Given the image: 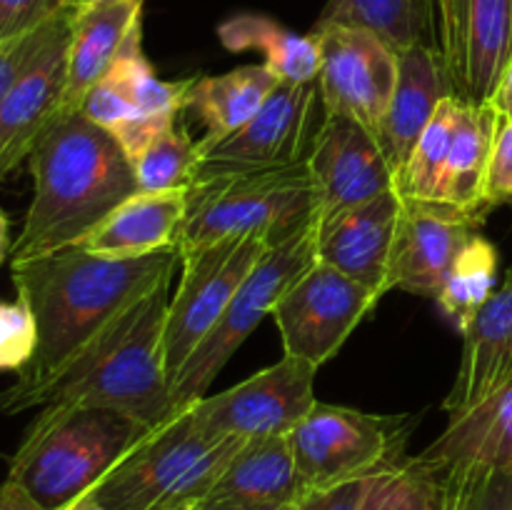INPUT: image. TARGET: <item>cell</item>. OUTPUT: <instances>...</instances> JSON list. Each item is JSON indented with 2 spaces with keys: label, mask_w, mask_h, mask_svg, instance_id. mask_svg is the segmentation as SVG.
I'll return each instance as SVG.
<instances>
[{
  "label": "cell",
  "mask_w": 512,
  "mask_h": 510,
  "mask_svg": "<svg viewBox=\"0 0 512 510\" xmlns=\"http://www.w3.org/2000/svg\"><path fill=\"white\" fill-rule=\"evenodd\" d=\"M178 250L143 258H103L83 248L10 263L18 298L30 308L38 328L35 355L13 385L0 390V415L28 410V400L73 360L115 315L173 278Z\"/></svg>",
  "instance_id": "obj_1"
},
{
  "label": "cell",
  "mask_w": 512,
  "mask_h": 510,
  "mask_svg": "<svg viewBox=\"0 0 512 510\" xmlns=\"http://www.w3.org/2000/svg\"><path fill=\"white\" fill-rule=\"evenodd\" d=\"M33 200L10 263L83 243L120 203L138 193L123 145L80 110L58 113L28 155Z\"/></svg>",
  "instance_id": "obj_2"
},
{
  "label": "cell",
  "mask_w": 512,
  "mask_h": 510,
  "mask_svg": "<svg viewBox=\"0 0 512 510\" xmlns=\"http://www.w3.org/2000/svg\"><path fill=\"white\" fill-rule=\"evenodd\" d=\"M170 283L173 278L163 280L138 303L115 315L28 400V408H113L135 418L145 428H158L183 410L185 405L173 398L163 360Z\"/></svg>",
  "instance_id": "obj_3"
},
{
  "label": "cell",
  "mask_w": 512,
  "mask_h": 510,
  "mask_svg": "<svg viewBox=\"0 0 512 510\" xmlns=\"http://www.w3.org/2000/svg\"><path fill=\"white\" fill-rule=\"evenodd\" d=\"M150 430L113 408L43 405L10 460L8 480L43 510H58L93 490Z\"/></svg>",
  "instance_id": "obj_4"
},
{
  "label": "cell",
  "mask_w": 512,
  "mask_h": 510,
  "mask_svg": "<svg viewBox=\"0 0 512 510\" xmlns=\"http://www.w3.org/2000/svg\"><path fill=\"white\" fill-rule=\"evenodd\" d=\"M315 223H320V195L308 160L198 180L188 190L178 255L245 235H258L273 248Z\"/></svg>",
  "instance_id": "obj_5"
},
{
  "label": "cell",
  "mask_w": 512,
  "mask_h": 510,
  "mask_svg": "<svg viewBox=\"0 0 512 510\" xmlns=\"http://www.w3.org/2000/svg\"><path fill=\"white\" fill-rule=\"evenodd\" d=\"M190 405L150 430L85 495L108 510H190L208 498L243 440L203 433Z\"/></svg>",
  "instance_id": "obj_6"
},
{
  "label": "cell",
  "mask_w": 512,
  "mask_h": 510,
  "mask_svg": "<svg viewBox=\"0 0 512 510\" xmlns=\"http://www.w3.org/2000/svg\"><path fill=\"white\" fill-rule=\"evenodd\" d=\"M318 228L320 223H315L295 238L268 248L245 275L223 318L175 375L173 398L180 405H190L208 395L210 385L235 350L268 315H273L280 298L318 263Z\"/></svg>",
  "instance_id": "obj_7"
},
{
  "label": "cell",
  "mask_w": 512,
  "mask_h": 510,
  "mask_svg": "<svg viewBox=\"0 0 512 510\" xmlns=\"http://www.w3.org/2000/svg\"><path fill=\"white\" fill-rule=\"evenodd\" d=\"M410 418L370 415L345 405L315 403L288 433L308 490L370 478L405 458Z\"/></svg>",
  "instance_id": "obj_8"
},
{
  "label": "cell",
  "mask_w": 512,
  "mask_h": 510,
  "mask_svg": "<svg viewBox=\"0 0 512 510\" xmlns=\"http://www.w3.org/2000/svg\"><path fill=\"white\" fill-rule=\"evenodd\" d=\"M268 248L270 245L258 235H245L223 238L180 258L183 275L168 303L163 328V360L170 388L175 375L218 325L235 290Z\"/></svg>",
  "instance_id": "obj_9"
},
{
  "label": "cell",
  "mask_w": 512,
  "mask_h": 510,
  "mask_svg": "<svg viewBox=\"0 0 512 510\" xmlns=\"http://www.w3.org/2000/svg\"><path fill=\"white\" fill-rule=\"evenodd\" d=\"M315 375L318 368L313 363L283 355L243 383L195 400L190 413L195 425L213 438L288 435L318 403Z\"/></svg>",
  "instance_id": "obj_10"
},
{
  "label": "cell",
  "mask_w": 512,
  "mask_h": 510,
  "mask_svg": "<svg viewBox=\"0 0 512 510\" xmlns=\"http://www.w3.org/2000/svg\"><path fill=\"white\" fill-rule=\"evenodd\" d=\"M433 50L455 98L490 103L512 58V0H438Z\"/></svg>",
  "instance_id": "obj_11"
},
{
  "label": "cell",
  "mask_w": 512,
  "mask_h": 510,
  "mask_svg": "<svg viewBox=\"0 0 512 510\" xmlns=\"http://www.w3.org/2000/svg\"><path fill=\"white\" fill-rule=\"evenodd\" d=\"M318 100V80L305 85L280 83L243 128L200 150L198 180L285 168L308 160L318 133L313 128Z\"/></svg>",
  "instance_id": "obj_12"
},
{
  "label": "cell",
  "mask_w": 512,
  "mask_h": 510,
  "mask_svg": "<svg viewBox=\"0 0 512 510\" xmlns=\"http://www.w3.org/2000/svg\"><path fill=\"white\" fill-rule=\"evenodd\" d=\"M320 103L325 115L358 120L378 138L398 83V50L363 28L318 25Z\"/></svg>",
  "instance_id": "obj_13"
},
{
  "label": "cell",
  "mask_w": 512,
  "mask_h": 510,
  "mask_svg": "<svg viewBox=\"0 0 512 510\" xmlns=\"http://www.w3.org/2000/svg\"><path fill=\"white\" fill-rule=\"evenodd\" d=\"M378 300L373 290L318 260L273 310L285 355L320 368L338 355Z\"/></svg>",
  "instance_id": "obj_14"
},
{
  "label": "cell",
  "mask_w": 512,
  "mask_h": 510,
  "mask_svg": "<svg viewBox=\"0 0 512 510\" xmlns=\"http://www.w3.org/2000/svg\"><path fill=\"white\" fill-rule=\"evenodd\" d=\"M78 8L80 0H68L43 48L0 100V183L28 158L45 128L63 110L68 45Z\"/></svg>",
  "instance_id": "obj_15"
},
{
  "label": "cell",
  "mask_w": 512,
  "mask_h": 510,
  "mask_svg": "<svg viewBox=\"0 0 512 510\" xmlns=\"http://www.w3.org/2000/svg\"><path fill=\"white\" fill-rule=\"evenodd\" d=\"M320 195V220L390 193L398 185L373 130L345 115H325L308 155Z\"/></svg>",
  "instance_id": "obj_16"
},
{
  "label": "cell",
  "mask_w": 512,
  "mask_h": 510,
  "mask_svg": "<svg viewBox=\"0 0 512 510\" xmlns=\"http://www.w3.org/2000/svg\"><path fill=\"white\" fill-rule=\"evenodd\" d=\"M480 220L453 208L405 200L395 225L388 263V293L438 298L450 268L468 240L478 233Z\"/></svg>",
  "instance_id": "obj_17"
},
{
  "label": "cell",
  "mask_w": 512,
  "mask_h": 510,
  "mask_svg": "<svg viewBox=\"0 0 512 510\" xmlns=\"http://www.w3.org/2000/svg\"><path fill=\"white\" fill-rule=\"evenodd\" d=\"M403 210L398 190L320 220L318 260L358 280L378 298L388 293V263L395 225Z\"/></svg>",
  "instance_id": "obj_18"
},
{
  "label": "cell",
  "mask_w": 512,
  "mask_h": 510,
  "mask_svg": "<svg viewBox=\"0 0 512 510\" xmlns=\"http://www.w3.org/2000/svg\"><path fill=\"white\" fill-rule=\"evenodd\" d=\"M463 358L445 398V413L458 415L512 383V268L463 333Z\"/></svg>",
  "instance_id": "obj_19"
},
{
  "label": "cell",
  "mask_w": 512,
  "mask_h": 510,
  "mask_svg": "<svg viewBox=\"0 0 512 510\" xmlns=\"http://www.w3.org/2000/svg\"><path fill=\"white\" fill-rule=\"evenodd\" d=\"M450 93L443 60L428 45H413L398 53V83L385 118L378 128V143L395 175L408 163L420 135L433 120L435 110Z\"/></svg>",
  "instance_id": "obj_20"
},
{
  "label": "cell",
  "mask_w": 512,
  "mask_h": 510,
  "mask_svg": "<svg viewBox=\"0 0 512 510\" xmlns=\"http://www.w3.org/2000/svg\"><path fill=\"white\" fill-rule=\"evenodd\" d=\"M188 215V190L143 193L120 203L78 248L103 258H143L178 250Z\"/></svg>",
  "instance_id": "obj_21"
},
{
  "label": "cell",
  "mask_w": 512,
  "mask_h": 510,
  "mask_svg": "<svg viewBox=\"0 0 512 510\" xmlns=\"http://www.w3.org/2000/svg\"><path fill=\"white\" fill-rule=\"evenodd\" d=\"M143 3L133 0H80L68 45V80L63 110L75 113L85 93L103 78L118 60L125 40L143 18Z\"/></svg>",
  "instance_id": "obj_22"
},
{
  "label": "cell",
  "mask_w": 512,
  "mask_h": 510,
  "mask_svg": "<svg viewBox=\"0 0 512 510\" xmlns=\"http://www.w3.org/2000/svg\"><path fill=\"white\" fill-rule=\"evenodd\" d=\"M420 458L440 470L470 465L512 470V383L465 413L450 415L445 433Z\"/></svg>",
  "instance_id": "obj_23"
},
{
  "label": "cell",
  "mask_w": 512,
  "mask_h": 510,
  "mask_svg": "<svg viewBox=\"0 0 512 510\" xmlns=\"http://www.w3.org/2000/svg\"><path fill=\"white\" fill-rule=\"evenodd\" d=\"M308 493L295 465L288 435L243 440L208 498L280 508Z\"/></svg>",
  "instance_id": "obj_24"
},
{
  "label": "cell",
  "mask_w": 512,
  "mask_h": 510,
  "mask_svg": "<svg viewBox=\"0 0 512 510\" xmlns=\"http://www.w3.org/2000/svg\"><path fill=\"white\" fill-rule=\"evenodd\" d=\"M500 123L503 118L493 108V103L475 105L460 100L440 205L483 220V215L490 210L485 203V178H488L490 153H493Z\"/></svg>",
  "instance_id": "obj_25"
},
{
  "label": "cell",
  "mask_w": 512,
  "mask_h": 510,
  "mask_svg": "<svg viewBox=\"0 0 512 510\" xmlns=\"http://www.w3.org/2000/svg\"><path fill=\"white\" fill-rule=\"evenodd\" d=\"M278 85L280 80L265 65H240L225 75L190 78L185 110H193L205 125L198 148H210L243 128Z\"/></svg>",
  "instance_id": "obj_26"
},
{
  "label": "cell",
  "mask_w": 512,
  "mask_h": 510,
  "mask_svg": "<svg viewBox=\"0 0 512 510\" xmlns=\"http://www.w3.org/2000/svg\"><path fill=\"white\" fill-rule=\"evenodd\" d=\"M218 38L233 53L260 50L265 68L280 83H315L320 73V50L313 33L300 35L278 20L258 13H238L218 25Z\"/></svg>",
  "instance_id": "obj_27"
},
{
  "label": "cell",
  "mask_w": 512,
  "mask_h": 510,
  "mask_svg": "<svg viewBox=\"0 0 512 510\" xmlns=\"http://www.w3.org/2000/svg\"><path fill=\"white\" fill-rule=\"evenodd\" d=\"M318 25L370 30L398 53L420 43L430 48V18L425 0H328L315 20V28Z\"/></svg>",
  "instance_id": "obj_28"
},
{
  "label": "cell",
  "mask_w": 512,
  "mask_h": 510,
  "mask_svg": "<svg viewBox=\"0 0 512 510\" xmlns=\"http://www.w3.org/2000/svg\"><path fill=\"white\" fill-rule=\"evenodd\" d=\"M498 265V248L478 233L468 240V245L455 258L435 300H438L445 318L460 333H465V328L473 323L475 313L488 303V298L498 288Z\"/></svg>",
  "instance_id": "obj_29"
},
{
  "label": "cell",
  "mask_w": 512,
  "mask_h": 510,
  "mask_svg": "<svg viewBox=\"0 0 512 510\" xmlns=\"http://www.w3.org/2000/svg\"><path fill=\"white\" fill-rule=\"evenodd\" d=\"M460 100L448 95L435 110L433 120L420 135L418 145L410 153L408 163L398 173V185L395 190L400 198L418 200V203L440 205L443 195L445 170H448L450 148H453L455 123H458Z\"/></svg>",
  "instance_id": "obj_30"
},
{
  "label": "cell",
  "mask_w": 512,
  "mask_h": 510,
  "mask_svg": "<svg viewBox=\"0 0 512 510\" xmlns=\"http://www.w3.org/2000/svg\"><path fill=\"white\" fill-rule=\"evenodd\" d=\"M363 510H445V473L420 455L403 458L373 475Z\"/></svg>",
  "instance_id": "obj_31"
},
{
  "label": "cell",
  "mask_w": 512,
  "mask_h": 510,
  "mask_svg": "<svg viewBox=\"0 0 512 510\" xmlns=\"http://www.w3.org/2000/svg\"><path fill=\"white\" fill-rule=\"evenodd\" d=\"M133 170L143 193L190 190L200 175V148L188 130L175 125L133 160Z\"/></svg>",
  "instance_id": "obj_32"
},
{
  "label": "cell",
  "mask_w": 512,
  "mask_h": 510,
  "mask_svg": "<svg viewBox=\"0 0 512 510\" xmlns=\"http://www.w3.org/2000/svg\"><path fill=\"white\" fill-rule=\"evenodd\" d=\"M443 473L445 510H512V470L470 465Z\"/></svg>",
  "instance_id": "obj_33"
},
{
  "label": "cell",
  "mask_w": 512,
  "mask_h": 510,
  "mask_svg": "<svg viewBox=\"0 0 512 510\" xmlns=\"http://www.w3.org/2000/svg\"><path fill=\"white\" fill-rule=\"evenodd\" d=\"M38 328L28 305L20 298L0 300V370H23L33 360Z\"/></svg>",
  "instance_id": "obj_34"
},
{
  "label": "cell",
  "mask_w": 512,
  "mask_h": 510,
  "mask_svg": "<svg viewBox=\"0 0 512 510\" xmlns=\"http://www.w3.org/2000/svg\"><path fill=\"white\" fill-rule=\"evenodd\" d=\"M55 18H58V13H55L48 23L40 25V28L0 43V100H3L5 93L13 88L15 80L23 75V70L30 65V60L35 58V53L43 48L48 35L53 33Z\"/></svg>",
  "instance_id": "obj_35"
},
{
  "label": "cell",
  "mask_w": 512,
  "mask_h": 510,
  "mask_svg": "<svg viewBox=\"0 0 512 510\" xmlns=\"http://www.w3.org/2000/svg\"><path fill=\"white\" fill-rule=\"evenodd\" d=\"M68 0H0V43L48 23Z\"/></svg>",
  "instance_id": "obj_36"
},
{
  "label": "cell",
  "mask_w": 512,
  "mask_h": 510,
  "mask_svg": "<svg viewBox=\"0 0 512 510\" xmlns=\"http://www.w3.org/2000/svg\"><path fill=\"white\" fill-rule=\"evenodd\" d=\"M370 483H373V475L330 485V488L308 490L293 503L280 505L278 510H363Z\"/></svg>",
  "instance_id": "obj_37"
},
{
  "label": "cell",
  "mask_w": 512,
  "mask_h": 510,
  "mask_svg": "<svg viewBox=\"0 0 512 510\" xmlns=\"http://www.w3.org/2000/svg\"><path fill=\"white\" fill-rule=\"evenodd\" d=\"M485 203L488 208L512 203V123H500L490 153L488 178H485Z\"/></svg>",
  "instance_id": "obj_38"
},
{
  "label": "cell",
  "mask_w": 512,
  "mask_h": 510,
  "mask_svg": "<svg viewBox=\"0 0 512 510\" xmlns=\"http://www.w3.org/2000/svg\"><path fill=\"white\" fill-rule=\"evenodd\" d=\"M0 510H43L18 483L5 478L0 483Z\"/></svg>",
  "instance_id": "obj_39"
},
{
  "label": "cell",
  "mask_w": 512,
  "mask_h": 510,
  "mask_svg": "<svg viewBox=\"0 0 512 510\" xmlns=\"http://www.w3.org/2000/svg\"><path fill=\"white\" fill-rule=\"evenodd\" d=\"M490 103H493V108L498 110V115L505 120V123H512V58L510 63L505 65L503 75H500V83L498 88H495L493 100H490Z\"/></svg>",
  "instance_id": "obj_40"
},
{
  "label": "cell",
  "mask_w": 512,
  "mask_h": 510,
  "mask_svg": "<svg viewBox=\"0 0 512 510\" xmlns=\"http://www.w3.org/2000/svg\"><path fill=\"white\" fill-rule=\"evenodd\" d=\"M190 510H278V508H265V505H248L238 503V500H218V498H205L195 503Z\"/></svg>",
  "instance_id": "obj_41"
},
{
  "label": "cell",
  "mask_w": 512,
  "mask_h": 510,
  "mask_svg": "<svg viewBox=\"0 0 512 510\" xmlns=\"http://www.w3.org/2000/svg\"><path fill=\"white\" fill-rule=\"evenodd\" d=\"M10 250H13V240H10V220L8 215L0 210V265L10 258Z\"/></svg>",
  "instance_id": "obj_42"
},
{
  "label": "cell",
  "mask_w": 512,
  "mask_h": 510,
  "mask_svg": "<svg viewBox=\"0 0 512 510\" xmlns=\"http://www.w3.org/2000/svg\"><path fill=\"white\" fill-rule=\"evenodd\" d=\"M58 510H108L103 503H98L95 498H90V495H80V498L70 500V503H65L63 508Z\"/></svg>",
  "instance_id": "obj_43"
},
{
  "label": "cell",
  "mask_w": 512,
  "mask_h": 510,
  "mask_svg": "<svg viewBox=\"0 0 512 510\" xmlns=\"http://www.w3.org/2000/svg\"><path fill=\"white\" fill-rule=\"evenodd\" d=\"M425 8H428V18H430V48H433V25H435V8H438V0H425Z\"/></svg>",
  "instance_id": "obj_44"
},
{
  "label": "cell",
  "mask_w": 512,
  "mask_h": 510,
  "mask_svg": "<svg viewBox=\"0 0 512 510\" xmlns=\"http://www.w3.org/2000/svg\"><path fill=\"white\" fill-rule=\"evenodd\" d=\"M90 3H93V0H90ZM133 3H143V0H133Z\"/></svg>",
  "instance_id": "obj_45"
}]
</instances>
